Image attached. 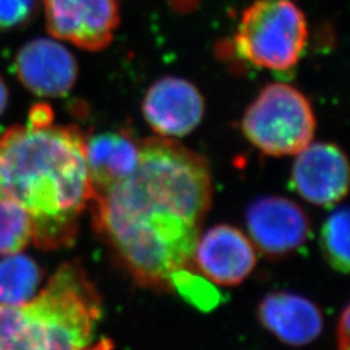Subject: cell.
I'll use <instances>...</instances> for the list:
<instances>
[{
	"mask_svg": "<svg viewBox=\"0 0 350 350\" xmlns=\"http://www.w3.org/2000/svg\"><path fill=\"white\" fill-rule=\"evenodd\" d=\"M133 174L92 199L94 224L143 287H169L192 262L201 224L212 204L206 160L170 138L139 144Z\"/></svg>",
	"mask_w": 350,
	"mask_h": 350,
	"instance_id": "6da1fadb",
	"label": "cell"
},
{
	"mask_svg": "<svg viewBox=\"0 0 350 350\" xmlns=\"http://www.w3.org/2000/svg\"><path fill=\"white\" fill-rule=\"evenodd\" d=\"M91 199L86 138L78 127L16 125L0 135V200L25 209L37 247H70Z\"/></svg>",
	"mask_w": 350,
	"mask_h": 350,
	"instance_id": "7a4b0ae2",
	"label": "cell"
},
{
	"mask_svg": "<svg viewBox=\"0 0 350 350\" xmlns=\"http://www.w3.org/2000/svg\"><path fill=\"white\" fill-rule=\"evenodd\" d=\"M100 318V295L83 267L64 263L31 300L0 304V350H85Z\"/></svg>",
	"mask_w": 350,
	"mask_h": 350,
	"instance_id": "3957f363",
	"label": "cell"
},
{
	"mask_svg": "<svg viewBox=\"0 0 350 350\" xmlns=\"http://www.w3.org/2000/svg\"><path fill=\"white\" fill-rule=\"evenodd\" d=\"M306 42V18L293 0H254L241 13L235 34L243 60L274 72L295 68Z\"/></svg>",
	"mask_w": 350,
	"mask_h": 350,
	"instance_id": "277c9868",
	"label": "cell"
},
{
	"mask_svg": "<svg viewBox=\"0 0 350 350\" xmlns=\"http://www.w3.org/2000/svg\"><path fill=\"white\" fill-rule=\"evenodd\" d=\"M241 130L265 154H296L313 140L315 116L310 103L297 88L271 83L247 108Z\"/></svg>",
	"mask_w": 350,
	"mask_h": 350,
	"instance_id": "5b68a950",
	"label": "cell"
},
{
	"mask_svg": "<svg viewBox=\"0 0 350 350\" xmlns=\"http://www.w3.org/2000/svg\"><path fill=\"white\" fill-rule=\"evenodd\" d=\"M52 37L86 51L107 49L120 25L118 0H43Z\"/></svg>",
	"mask_w": 350,
	"mask_h": 350,
	"instance_id": "8992f818",
	"label": "cell"
},
{
	"mask_svg": "<svg viewBox=\"0 0 350 350\" xmlns=\"http://www.w3.org/2000/svg\"><path fill=\"white\" fill-rule=\"evenodd\" d=\"M291 186L304 200L329 208L345 198L349 188V163L332 143H310L296 153Z\"/></svg>",
	"mask_w": 350,
	"mask_h": 350,
	"instance_id": "52a82bcc",
	"label": "cell"
},
{
	"mask_svg": "<svg viewBox=\"0 0 350 350\" xmlns=\"http://www.w3.org/2000/svg\"><path fill=\"white\" fill-rule=\"evenodd\" d=\"M247 227L254 245L270 257L296 252L310 235L306 213L295 201L280 196L253 201L247 209Z\"/></svg>",
	"mask_w": 350,
	"mask_h": 350,
	"instance_id": "ba28073f",
	"label": "cell"
},
{
	"mask_svg": "<svg viewBox=\"0 0 350 350\" xmlns=\"http://www.w3.org/2000/svg\"><path fill=\"white\" fill-rule=\"evenodd\" d=\"M14 72L18 81L38 96L60 98L75 88L78 64L62 43L50 38H36L17 52Z\"/></svg>",
	"mask_w": 350,
	"mask_h": 350,
	"instance_id": "9c48e42d",
	"label": "cell"
},
{
	"mask_svg": "<svg viewBox=\"0 0 350 350\" xmlns=\"http://www.w3.org/2000/svg\"><path fill=\"white\" fill-rule=\"evenodd\" d=\"M205 103L200 91L178 77L156 81L143 100V116L163 138H182L200 125Z\"/></svg>",
	"mask_w": 350,
	"mask_h": 350,
	"instance_id": "30bf717a",
	"label": "cell"
},
{
	"mask_svg": "<svg viewBox=\"0 0 350 350\" xmlns=\"http://www.w3.org/2000/svg\"><path fill=\"white\" fill-rule=\"evenodd\" d=\"M193 262L212 283L234 287L243 283L257 263L250 239L231 225H217L199 237Z\"/></svg>",
	"mask_w": 350,
	"mask_h": 350,
	"instance_id": "8fae6325",
	"label": "cell"
},
{
	"mask_svg": "<svg viewBox=\"0 0 350 350\" xmlns=\"http://www.w3.org/2000/svg\"><path fill=\"white\" fill-rule=\"evenodd\" d=\"M261 325L291 347L313 342L323 331V315L312 301L289 292L267 295L258 306Z\"/></svg>",
	"mask_w": 350,
	"mask_h": 350,
	"instance_id": "7c38bea8",
	"label": "cell"
},
{
	"mask_svg": "<svg viewBox=\"0 0 350 350\" xmlns=\"http://www.w3.org/2000/svg\"><path fill=\"white\" fill-rule=\"evenodd\" d=\"M139 150L138 143L122 130L86 139V163L92 199L107 193L133 174L138 165Z\"/></svg>",
	"mask_w": 350,
	"mask_h": 350,
	"instance_id": "4fadbf2b",
	"label": "cell"
},
{
	"mask_svg": "<svg viewBox=\"0 0 350 350\" xmlns=\"http://www.w3.org/2000/svg\"><path fill=\"white\" fill-rule=\"evenodd\" d=\"M43 273L38 263L20 253L0 256V304L23 305L31 300Z\"/></svg>",
	"mask_w": 350,
	"mask_h": 350,
	"instance_id": "5bb4252c",
	"label": "cell"
},
{
	"mask_svg": "<svg viewBox=\"0 0 350 350\" xmlns=\"http://www.w3.org/2000/svg\"><path fill=\"white\" fill-rule=\"evenodd\" d=\"M321 247L328 263L340 273L349 270V209L338 208L322 227Z\"/></svg>",
	"mask_w": 350,
	"mask_h": 350,
	"instance_id": "9a60e30c",
	"label": "cell"
},
{
	"mask_svg": "<svg viewBox=\"0 0 350 350\" xmlns=\"http://www.w3.org/2000/svg\"><path fill=\"white\" fill-rule=\"evenodd\" d=\"M33 222L25 209L0 200V256L20 253L33 241Z\"/></svg>",
	"mask_w": 350,
	"mask_h": 350,
	"instance_id": "2e32d148",
	"label": "cell"
},
{
	"mask_svg": "<svg viewBox=\"0 0 350 350\" xmlns=\"http://www.w3.org/2000/svg\"><path fill=\"white\" fill-rule=\"evenodd\" d=\"M169 284L174 286L183 297H186L196 306L202 308L204 310H208L217 305V291L209 286L205 279L188 273L186 269H182L170 276Z\"/></svg>",
	"mask_w": 350,
	"mask_h": 350,
	"instance_id": "e0dca14e",
	"label": "cell"
},
{
	"mask_svg": "<svg viewBox=\"0 0 350 350\" xmlns=\"http://www.w3.org/2000/svg\"><path fill=\"white\" fill-rule=\"evenodd\" d=\"M40 0H0V30H18L30 25L39 11Z\"/></svg>",
	"mask_w": 350,
	"mask_h": 350,
	"instance_id": "ac0fdd59",
	"label": "cell"
},
{
	"mask_svg": "<svg viewBox=\"0 0 350 350\" xmlns=\"http://www.w3.org/2000/svg\"><path fill=\"white\" fill-rule=\"evenodd\" d=\"M53 120V113L49 104L39 103L36 104L29 112V125H50Z\"/></svg>",
	"mask_w": 350,
	"mask_h": 350,
	"instance_id": "d6986e66",
	"label": "cell"
},
{
	"mask_svg": "<svg viewBox=\"0 0 350 350\" xmlns=\"http://www.w3.org/2000/svg\"><path fill=\"white\" fill-rule=\"evenodd\" d=\"M338 350H349V306H345L338 325Z\"/></svg>",
	"mask_w": 350,
	"mask_h": 350,
	"instance_id": "ffe728a7",
	"label": "cell"
},
{
	"mask_svg": "<svg viewBox=\"0 0 350 350\" xmlns=\"http://www.w3.org/2000/svg\"><path fill=\"white\" fill-rule=\"evenodd\" d=\"M8 100H10L8 86H7L5 81L3 79V77L0 75V116L5 112L7 105H8Z\"/></svg>",
	"mask_w": 350,
	"mask_h": 350,
	"instance_id": "44dd1931",
	"label": "cell"
},
{
	"mask_svg": "<svg viewBox=\"0 0 350 350\" xmlns=\"http://www.w3.org/2000/svg\"><path fill=\"white\" fill-rule=\"evenodd\" d=\"M85 350H114V345L109 338H103L94 347H88Z\"/></svg>",
	"mask_w": 350,
	"mask_h": 350,
	"instance_id": "7402d4cb",
	"label": "cell"
}]
</instances>
